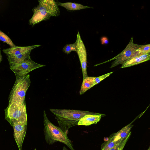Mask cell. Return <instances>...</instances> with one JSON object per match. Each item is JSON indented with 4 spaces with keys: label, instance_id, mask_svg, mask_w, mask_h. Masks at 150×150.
Returning a JSON list of instances; mask_svg holds the SVG:
<instances>
[{
    "label": "cell",
    "instance_id": "cell-12",
    "mask_svg": "<svg viewBox=\"0 0 150 150\" xmlns=\"http://www.w3.org/2000/svg\"><path fill=\"white\" fill-rule=\"evenodd\" d=\"M150 59V52L145 54L138 56L124 62L122 64L121 68L130 67Z\"/></svg>",
    "mask_w": 150,
    "mask_h": 150
},
{
    "label": "cell",
    "instance_id": "cell-9",
    "mask_svg": "<svg viewBox=\"0 0 150 150\" xmlns=\"http://www.w3.org/2000/svg\"><path fill=\"white\" fill-rule=\"evenodd\" d=\"M76 42L77 45L76 52L80 61L83 78L88 76L87 72V53L85 46L79 31L77 35Z\"/></svg>",
    "mask_w": 150,
    "mask_h": 150
},
{
    "label": "cell",
    "instance_id": "cell-25",
    "mask_svg": "<svg viewBox=\"0 0 150 150\" xmlns=\"http://www.w3.org/2000/svg\"><path fill=\"white\" fill-rule=\"evenodd\" d=\"M148 150H150V147L148 149Z\"/></svg>",
    "mask_w": 150,
    "mask_h": 150
},
{
    "label": "cell",
    "instance_id": "cell-4",
    "mask_svg": "<svg viewBox=\"0 0 150 150\" xmlns=\"http://www.w3.org/2000/svg\"><path fill=\"white\" fill-rule=\"evenodd\" d=\"M40 46V45L26 47L16 46L4 49L3 51L8 57L10 68L19 64L25 59H30V55L31 51Z\"/></svg>",
    "mask_w": 150,
    "mask_h": 150
},
{
    "label": "cell",
    "instance_id": "cell-14",
    "mask_svg": "<svg viewBox=\"0 0 150 150\" xmlns=\"http://www.w3.org/2000/svg\"><path fill=\"white\" fill-rule=\"evenodd\" d=\"M96 77L87 76L83 78L81 88L79 91L81 95L94 86L95 80Z\"/></svg>",
    "mask_w": 150,
    "mask_h": 150
},
{
    "label": "cell",
    "instance_id": "cell-2",
    "mask_svg": "<svg viewBox=\"0 0 150 150\" xmlns=\"http://www.w3.org/2000/svg\"><path fill=\"white\" fill-rule=\"evenodd\" d=\"M38 5L33 9V14L29 21L30 25L34 26L42 21L49 19L52 16L60 14L57 3L53 0H38Z\"/></svg>",
    "mask_w": 150,
    "mask_h": 150
},
{
    "label": "cell",
    "instance_id": "cell-6",
    "mask_svg": "<svg viewBox=\"0 0 150 150\" xmlns=\"http://www.w3.org/2000/svg\"><path fill=\"white\" fill-rule=\"evenodd\" d=\"M5 119L11 125L14 121L27 124V115L25 102L8 104L4 109Z\"/></svg>",
    "mask_w": 150,
    "mask_h": 150
},
{
    "label": "cell",
    "instance_id": "cell-19",
    "mask_svg": "<svg viewBox=\"0 0 150 150\" xmlns=\"http://www.w3.org/2000/svg\"><path fill=\"white\" fill-rule=\"evenodd\" d=\"M0 39L1 41L7 44L11 47H15L16 46L13 43L10 38L1 30H0Z\"/></svg>",
    "mask_w": 150,
    "mask_h": 150
},
{
    "label": "cell",
    "instance_id": "cell-8",
    "mask_svg": "<svg viewBox=\"0 0 150 150\" xmlns=\"http://www.w3.org/2000/svg\"><path fill=\"white\" fill-rule=\"evenodd\" d=\"M45 66L35 62L30 58L25 59L10 68L14 73L16 77L22 78L26 76L32 70Z\"/></svg>",
    "mask_w": 150,
    "mask_h": 150
},
{
    "label": "cell",
    "instance_id": "cell-13",
    "mask_svg": "<svg viewBox=\"0 0 150 150\" xmlns=\"http://www.w3.org/2000/svg\"><path fill=\"white\" fill-rule=\"evenodd\" d=\"M105 115L103 114L101 115H86L79 120L77 125L89 126L96 124L100 121L102 116Z\"/></svg>",
    "mask_w": 150,
    "mask_h": 150
},
{
    "label": "cell",
    "instance_id": "cell-15",
    "mask_svg": "<svg viewBox=\"0 0 150 150\" xmlns=\"http://www.w3.org/2000/svg\"><path fill=\"white\" fill-rule=\"evenodd\" d=\"M57 3L58 6L64 7L66 9L69 10H79L85 8H93L90 6H84L79 4L71 2Z\"/></svg>",
    "mask_w": 150,
    "mask_h": 150
},
{
    "label": "cell",
    "instance_id": "cell-17",
    "mask_svg": "<svg viewBox=\"0 0 150 150\" xmlns=\"http://www.w3.org/2000/svg\"><path fill=\"white\" fill-rule=\"evenodd\" d=\"M131 134V132L127 137L120 141L114 147L110 150H123Z\"/></svg>",
    "mask_w": 150,
    "mask_h": 150
},
{
    "label": "cell",
    "instance_id": "cell-5",
    "mask_svg": "<svg viewBox=\"0 0 150 150\" xmlns=\"http://www.w3.org/2000/svg\"><path fill=\"white\" fill-rule=\"evenodd\" d=\"M30 83L28 74L23 77H16L15 83L9 95L8 104L25 102L26 93Z\"/></svg>",
    "mask_w": 150,
    "mask_h": 150
},
{
    "label": "cell",
    "instance_id": "cell-22",
    "mask_svg": "<svg viewBox=\"0 0 150 150\" xmlns=\"http://www.w3.org/2000/svg\"><path fill=\"white\" fill-rule=\"evenodd\" d=\"M101 44L102 45H107L108 44L109 41L107 37L104 36L102 37L100 39Z\"/></svg>",
    "mask_w": 150,
    "mask_h": 150
},
{
    "label": "cell",
    "instance_id": "cell-18",
    "mask_svg": "<svg viewBox=\"0 0 150 150\" xmlns=\"http://www.w3.org/2000/svg\"><path fill=\"white\" fill-rule=\"evenodd\" d=\"M62 51L65 53L68 54L72 51L76 52L77 45L76 42L73 44H67L64 46Z\"/></svg>",
    "mask_w": 150,
    "mask_h": 150
},
{
    "label": "cell",
    "instance_id": "cell-21",
    "mask_svg": "<svg viewBox=\"0 0 150 150\" xmlns=\"http://www.w3.org/2000/svg\"><path fill=\"white\" fill-rule=\"evenodd\" d=\"M113 72H112L108 73L105 74L101 76L96 77L94 81V86L99 83L101 81L103 80L106 77L109 76Z\"/></svg>",
    "mask_w": 150,
    "mask_h": 150
},
{
    "label": "cell",
    "instance_id": "cell-10",
    "mask_svg": "<svg viewBox=\"0 0 150 150\" xmlns=\"http://www.w3.org/2000/svg\"><path fill=\"white\" fill-rule=\"evenodd\" d=\"M13 129V136L19 150H22V145L25 136L27 124L17 121L11 125Z\"/></svg>",
    "mask_w": 150,
    "mask_h": 150
},
{
    "label": "cell",
    "instance_id": "cell-7",
    "mask_svg": "<svg viewBox=\"0 0 150 150\" xmlns=\"http://www.w3.org/2000/svg\"><path fill=\"white\" fill-rule=\"evenodd\" d=\"M140 46V45L135 44L134 43L133 38L132 37L125 49L120 54L112 59L102 63L96 64L94 66L105 63L113 60H115L112 63L110 68H113L120 64H122L124 62L129 58L133 53Z\"/></svg>",
    "mask_w": 150,
    "mask_h": 150
},
{
    "label": "cell",
    "instance_id": "cell-16",
    "mask_svg": "<svg viewBox=\"0 0 150 150\" xmlns=\"http://www.w3.org/2000/svg\"><path fill=\"white\" fill-rule=\"evenodd\" d=\"M120 141L115 142L108 138V140L102 144L100 150H110Z\"/></svg>",
    "mask_w": 150,
    "mask_h": 150
},
{
    "label": "cell",
    "instance_id": "cell-11",
    "mask_svg": "<svg viewBox=\"0 0 150 150\" xmlns=\"http://www.w3.org/2000/svg\"><path fill=\"white\" fill-rule=\"evenodd\" d=\"M134 121L123 127L117 132L113 133L109 138L115 142L119 141L125 139L131 132L130 130L133 126L132 124Z\"/></svg>",
    "mask_w": 150,
    "mask_h": 150
},
{
    "label": "cell",
    "instance_id": "cell-24",
    "mask_svg": "<svg viewBox=\"0 0 150 150\" xmlns=\"http://www.w3.org/2000/svg\"><path fill=\"white\" fill-rule=\"evenodd\" d=\"M63 150H68L65 147H64Z\"/></svg>",
    "mask_w": 150,
    "mask_h": 150
},
{
    "label": "cell",
    "instance_id": "cell-20",
    "mask_svg": "<svg viewBox=\"0 0 150 150\" xmlns=\"http://www.w3.org/2000/svg\"><path fill=\"white\" fill-rule=\"evenodd\" d=\"M139 49L141 50L142 55L148 54L150 52V44L140 45Z\"/></svg>",
    "mask_w": 150,
    "mask_h": 150
},
{
    "label": "cell",
    "instance_id": "cell-3",
    "mask_svg": "<svg viewBox=\"0 0 150 150\" xmlns=\"http://www.w3.org/2000/svg\"><path fill=\"white\" fill-rule=\"evenodd\" d=\"M43 117L44 134L47 144L51 145L56 142H59L66 144L71 150H75L67 134L60 127L55 126L49 121L44 110Z\"/></svg>",
    "mask_w": 150,
    "mask_h": 150
},
{
    "label": "cell",
    "instance_id": "cell-23",
    "mask_svg": "<svg viewBox=\"0 0 150 150\" xmlns=\"http://www.w3.org/2000/svg\"><path fill=\"white\" fill-rule=\"evenodd\" d=\"M0 62H1L2 60V56L1 54V52H0Z\"/></svg>",
    "mask_w": 150,
    "mask_h": 150
},
{
    "label": "cell",
    "instance_id": "cell-1",
    "mask_svg": "<svg viewBox=\"0 0 150 150\" xmlns=\"http://www.w3.org/2000/svg\"><path fill=\"white\" fill-rule=\"evenodd\" d=\"M50 110L57 117L59 127L67 134L69 129L77 125L79 120L85 115L103 114L88 111L71 110L50 109Z\"/></svg>",
    "mask_w": 150,
    "mask_h": 150
}]
</instances>
